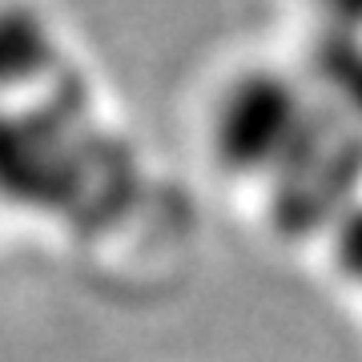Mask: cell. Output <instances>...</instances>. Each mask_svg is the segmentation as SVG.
<instances>
[{
    "instance_id": "2",
    "label": "cell",
    "mask_w": 362,
    "mask_h": 362,
    "mask_svg": "<svg viewBox=\"0 0 362 362\" xmlns=\"http://www.w3.org/2000/svg\"><path fill=\"white\" fill-rule=\"evenodd\" d=\"M362 177V145L346 133H326L310 121L306 137L294 145L274 173V214L286 230L334 226V218L354 202Z\"/></svg>"
},
{
    "instance_id": "3",
    "label": "cell",
    "mask_w": 362,
    "mask_h": 362,
    "mask_svg": "<svg viewBox=\"0 0 362 362\" xmlns=\"http://www.w3.org/2000/svg\"><path fill=\"white\" fill-rule=\"evenodd\" d=\"M52 61V28L33 8H0V93L21 89Z\"/></svg>"
},
{
    "instance_id": "1",
    "label": "cell",
    "mask_w": 362,
    "mask_h": 362,
    "mask_svg": "<svg viewBox=\"0 0 362 362\" xmlns=\"http://www.w3.org/2000/svg\"><path fill=\"white\" fill-rule=\"evenodd\" d=\"M314 113L298 85L274 69H246L218 93L209 117V145L226 173L274 177L306 137Z\"/></svg>"
},
{
    "instance_id": "4",
    "label": "cell",
    "mask_w": 362,
    "mask_h": 362,
    "mask_svg": "<svg viewBox=\"0 0 362 362\" xmlns=\"http://www.w3.org/2000/svg\"><path fill=\"white\" fill-rule=\"evenodd\" d=\"M330 262L350 286L362 290V197H354L330 226Z\"/></svg>"
}]
</instances>
